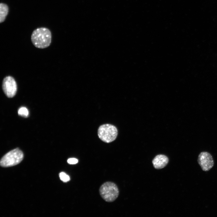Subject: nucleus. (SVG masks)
Returning a JSON list of instances; mask_svg holds the SVG:
<instances>
[{"instance_id": "obj_6", "label": "nucleus", "mask_w": 217, "mask_h": 217, "mask_svg": "<svg viewBox=\"0 0 217 217\" xmlns=\"http://www.w3.org/2000/svg\"><path fill=\"white\" fill-rule=\"evenodd\" d=\"M197 162L202 169L204 171H209L214 165V161L212 156L206 151L202 152L200 153Z\"/></svg>"}, {"instance_id": "obj_5", "label": "nucleus", "mask_w": 217, "mask_h": 217, "mask_svg": "<svg viewBox=\"0 0 217 217\" xmlns=\"http://www.w3.org/2000/svg\"><path fill=\"white\" fill-rule=\"evenodd\" d=\"M3 90L8 98H12L16 95L17 90V85L14 78L11 76L5 77L2 81Z\"/></svg>"}, {"instance_id": "obj_9", "label": "nucleus", "mask_w": 217, "mask_h": 217, "mask_svg": "<svg viewBox=\"0 0 217 217\" xmlns=\"http://www.w3.org/2000/svg\"><path fill=\"white\" fill-rule=\"evenodd\" d=\"M18 114L19 115L24 117H27L29 115L27 109L25 107H22L18 110Z\"/></svg>"}, {"instance_id": "obj_7", "label": "nucleus", "mask_w": 217, "mask_h": 217, "mask_svg": "<svg viewBox=\"0 0 217 217\" xmlns=\"http://www.w3.org/2000/svg\"><path fill=\"white\" fill-rule=\"evenodd\" d=\"M168 159L163 155L156 156L152 161L154 167L157 169H160L165 167L168 162Z\"/></svg>"}, {"instance_id": "obj_4", "label": "nucleus", "mask_w": 217, "mask_h": 217, "mask_svg": "<svg viewBox=\"0 0 217 217\" xmlns=\"http://www.w3.org/2000/svg\"><path fill=\"white\" fill-rule=\"evenodd\" d=\"M99 138L102 141L107 143L114 141L118 135V130L114 126L106 124L100 126L98 131Z\"/></svg>"}, {"instance_id": "obj_11", "label": "nucleus", "mask_w": 217, "mask_h": 217, "mask_svg": "<svg viewBox=\"0 0 217 217\" xmlns=\"http://www.w3.org/2000/svg\"><path fill=\"white\" fill-rule=\"evenodd\" d=\"M67 162L70 164H75L78 162V160L75 158H71L68 159Z\"/></svg>"}, {"instance_id": "obj_1", "label": "nucleus", "mask_w": 217, "mask_h": 217, "mask_svg": "<svg viewBox=\"0 0 217 217\" xmlns=\"http://www.w3.org/2000/svg\"><path fill=\"white\" fill-rule=\"evenodd\" d=\"M52 34L50 30L46 27H40L35 30L31 36V40L34 46L36 48L44 49L51 44Z\"/></svg>"}, {"instance_id": "obj_8", "label": "nucleus", "mask_w": 217, "mask_h": 217, "mask_svg": "<svg viewBox=\"0 0 217 217\" xmlns=\"http://www.w3.org/2000/svg\"><path fill=\"white\" fill-rule=\"evenodd\" d=\"M9 11V8L6 4L1 3L0 4V23L3 22L5 20Z\"/></svg>"}, {"instance_id": "obj_2", "label": "nucleus", "mask_w": 217, "mask_h": 217, "mask_svg": "<svg viewBox=\"0 0 217 217\" xmlns=\"http://www.w3.org/2000/svg\"><path fill=\"white\" fill-rule=\"evenodd\" d=\"M99 192L102 198L108 202L115 201L119 194L118 186L114 183L107 181L103 183L100 187Z\"/></svg>"}, {"instance_id": "obj_3", "label": "nucleus", "mask_w": 217, "mask_h": 217, "mask_svg": "<svg viewBox=\"0 0 217 217\" xmlns=\"http://www.w3.org/2000/svg\"><path fill=\"white\" fill-rule=\"evenodd\" d=\"M23 157L22 152L16 148L9 151L2 157L0 161V165L3 167L15 165L22 161Z\"/></svg>"}, {"instance_id": "obj_10", "label": "nucleus", "mask_w": 217, "mask_h": 217, "mask_svg": "<svg viewBox=\"0 0 217 217\" xmlns=\"http://www.w3.org/2000/svg\"><path fill=\"white\" fill-rule=\"evenodd\" d=\"M60 179L64 182H66L70 180V177L65 173L62 172L59 174Z\"/></svg>"}]
</instances>
